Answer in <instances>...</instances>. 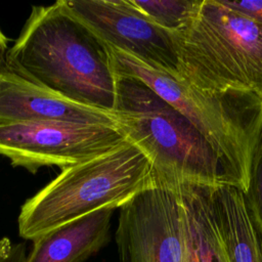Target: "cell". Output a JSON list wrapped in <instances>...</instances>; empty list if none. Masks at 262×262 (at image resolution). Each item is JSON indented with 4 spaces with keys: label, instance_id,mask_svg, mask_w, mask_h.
<instances>
[{
    "label": "cell",
    "instance_id": "30bf717a",
    "mask_svg": "<svg viewBox=\"0 0 262 262\" xmlns=\"http://www.w3.org/2000/svg\"><path fill=\"white\" fill-rule=\"evenodd\" d=\"M114 211H95L36 238L26 262H85L110 243Z\"/></svg>",
    "mask_w": 262,
    "mask_h": 262
},
{
    "label": "cell",
    "instance_id": "7a4b0ae2",
    "mask_svg": "<svg viewBox=\"0 0 262 262\" xmlns=\"http://www.w3.org/2000/svg\"><path fill=\"white\" fill-rule=\"evenodd\" d=\"M173 38L181 79L209 94L262 104V25L220 0H198Z\"/></svg>",
    "mask_w": 262,
    "mask_h": 262
},
{
    "label": "cell",
    "instance_id": "6da1fadb",
    "mask_svg": "<svg viewBox=\"0 0 262 262\" xmlns=\"http://www.w3.org/2000/svg\"><path fill=\"white\" fill-rule=\"evenodd\" d=\"M5 68L76 102L113 113L117 76L107 45L66 0L32 7Z\"/></svg>",
    "mask_w": 262,
    "mask_h": 262
},
{
    "label": "cell",
    "instance_id": "4fadbf2b",
    "mask_svg": "<svg viewBox=\"0 0 262 262\" xmlns=\"http://www.w3.org/2000/svg\"><path fill=\"white\" fill-rule=\"evenodd\" d=\"M132 1L156 25L170 32H178L188 23L198 0Z\"/></svg>",
    "mask_w": 262,
    "mask_h": 262
},
{
    "label": "cell",
    "instance_id": "8992f818",
    "mask_svg": "<svg viewBox=\"0 0 262 262\" xmlns=\"http://www.w3.org/2000/svg\"><path fill=\"white\" fill-rule=\"evenodd\" d=\"M186 228L179 185L155 181L120 208L117 262H183Z\"/></svg>",
    "mask_w": 262,
    "mask_h": 262
},
{
    "label": "cell",
    "instance_id": "ba28073f",
    "mask_svg": "<svg viewBox=\"0 0 262 262\" xmlns=\"http://www.w3.org/2000/svg\"><path fill=\"white\" fill-rule=\"evenodd\" d=\"M70 10L106 45L179 77L173 32L156 25L132 0H66Z\"/></svg>",
    "mask_w": 262,
    "mask_h": 262
},
{
    "label": "cell",
    "instance_id": "5bb4252c",
    "mask_svg": "<svg viewBox=\"0 0 262 262\" xmlns=\"http://www.w3.org/2000/svg\"><path fill=\"white\" fill-rule=\"evenodd\" d=\"M244 193L254 222L262 233V108L255 126L249 185Z\"/></svg>",
    "mask_w": 262,
    "mask_h": 262
},
{
    "label": "cell",
    "instance_id": "9c48e42d",
    "mask_svg": "<svg viewBox=\"0 0 262 262\" xmlns=\"http://www.w3.org/2000/svg\"><path fill=\"white\" fill-rule=\"evenodd\" d=\"M40 122L118 127L113 113L76 102L5 68L0 73V125Z\"/></svg>",
    "mask_w": 262,
    "mask_h": 262
},
{
    "label": "cell",
    "instance_id": "277c9868",
    "mask_svg": "<svg viewBox=\"0 0 262 262\" xmlns=\"http://www.w3.org/2000/svg\"><path fill=\"white\" fill-rule=\"evenodd\" d=\"M156 179L148 158L126 141L86 162L63 169L20 208L18 234L36 238L106 208H121Z\"/></svg>",
    "mask_w": 262,
    "mask_h": 262
},
{
    "label": "cell",
    "instance_id": "52a82bcc",
    "mask_svg": "<svg viewBox=\"0 0 262 262\" xmlns=\"http://www.w3.org/2000/svg\"><path fill=\"white\" fill-rule=\"evenodd\" d=\"M127 141L117 126L66 122L0 125V155L14 167L36 173L42 167L66 169Z\"/></svg>",
    "mask_w": 262,
    "mask_h": 262
},
{
    "label": "cell",
    "instance_id": "e0dca14e",
    "mask_svg": "<svg viewBox=\"0 0 262 262\" xmlns=\"http://www.w3.org/2000/svg\"><path fill=\"white\" fill-rule=\"evenodd\" d=\"M8 42H9V39L5 36V34L0 29V73L6 67V54L9 49Z\"/></svg>",
    "mask_w": 262,
    "mask_h": 262
},
{
    "label": "cell",
    "instance_id": "7c38bea8",
    "mask_svg": "<svg viewBox=\"0 0 262 262\" xmlns=\"http://www.w3.org/2000/svg\"><path fill=\"white\" fill-rule=\"evenodd\" d=\"M215 187L179 185L187 231L200 262H228L217 223Z\"/></svg>",
    "mask_w": 262,
    "mask_h": 262
},
{
    "label": "cell",
    "instance_id": "3957f363",
    "mask_svg": "<svg viewBox=\"0 0 262 262\" xmlns=\"http://www.w3.org/2000/svg\"><path fill=\"white\" fill-rule=\"evenodd\" d=\"M116 76L118 127L148 158L158 180L171 186H237L189 120L140 81Z\"/></svg>",
    "mask_w": 262,
    "mask_h": 262
},
{
    "label": "cell",
    "instance_id": "5b68a950",
    "mask_svg": "<svg viewBox=\"0 0 262 262\" xmlns=\"http://www.w3.org/2000/svg\"><path fill=\"white\" fill-rule=\"evenodd\" d=\"M107 47L116 75L140 81L189 120L216 151L237 187L246 191L259 116L254 121H246L244 115H239L238 104H262L206 93L127 52Z\"/></svg>",
    "mask_w": 262,
    "mask_h": 262
},
{
    "label": "cell",
    "instance_id": "8fae6325",
    "mask_svg": "<svg viewBox=\"0 0 262 262\" xmlns=\"http://www.w3.org/2000/svg\"><path fill=\"white\" fill-rule=\"evenodd\" d=\"M217 223L228 262H262V233L244 191L232 184L214 188Z\"/></svg>",
    "mask_w": 262,
    "mask_h": 262
},
{
    "label": "cell",
    "instance_id": "2e32d148",
    "mask_svg": "<svg viewBox=\"0 0 262 262\" xmlns=\"http://www.w3.org/2000/svg\"><path fill=\"white\" fill-rule=\"evenodd\" d=\"M220 1L227 7L262 25V0H245L239 2L228 1V0H220Z\"/></svg>",
    "mask_w": 262,
    "mask_h": 262
},
{
    "label": "cell",
    "instance_id": "9a60e30c",
    "mask_svg": "<svg viewBox=\"0 0 262 262\" xmlns=\"http://www.w3.org/2000/svg\"><path fill=\"white\" fill-rule=\"evenodd\" d=\"M26 244L13 243L8 237L0 239V262H26Z\"/></svg>",
    "mask_w": 262,
    "mask_h": 262
}]
</instances>
